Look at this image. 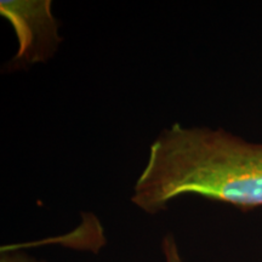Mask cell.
Returning a JSON list of instances; mask_svg holds the SVG:
<instances>
[{
	"mask_svg": "<svg viewBox=\"0 0 262 262\" xmlns=\"http://www.w3.org/2000/svg\"><path fill=\"white\" fill-rule=\"evenodd\" d=\"M162 251L165 262H185L172 233H168L162 241Z\"/></svg>",
	"mask_w": 262,
	"mask_h": 262,
	"instance_id": "cell-3",
	"label": "cell"
},
{
	"mask_svg": "<svg viewBox=\"0 0 262 262\" xmlns=\"http://www.w3.org/2000/svg\"><path fill=\"white\" fill-rule=\"evenodd\" d=\"M0 262H47L31 256V255L21 253V251L12 250V249H3Z\"/></svg>",
	"mask_w": 262,
	"mask_h": 262,
	"instance_id": "cell-4",
	"label": "cell"
},
{
	"mask_svg": "<svg viewBox=\"0 0 262 262\" xmlns=\"http://www.w3.org/2000/svg\"><path fill=\"white\" fill-rule=\"evenodd\" d=\"M183 195L250 211L262 208V142L222 127L173 123L150 143L130 201L155 215Z\"/></svg>",
	"mask_w": 262,
	"mask_h": 262,
	"instance_id": "cell-1",
	"label": "cell"
},
{
	"mask_svg": "<svg viewBox=\"0 0 262 262\" xmlns=\"http://www.w3.org/2000/svg\"><path fill=\"white\" fill-rule=\"evenodd\" d=\"M50 0H3L0 12L11 24L18 41L11 64L16 68L45 62L63 38L58 35V22L51 12Z\"/></svg>",
	"mask_w": 262,
	"mask_h": 262,
	"instance_id": "cell-2",
	"label": "cell"
}]
</instances>
